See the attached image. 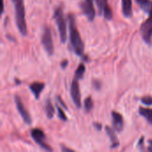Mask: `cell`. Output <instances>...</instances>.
<instances>
[{"label": "cell", "instance_id": "cell-1", "mask_svg": "<svg viewBox=\"0 0 152 152\" xmlns=\"http://www.w3.org/2000/svg\"><path fill=\"white\" fill-rule=\"evenodd\" d=\"M68 21H69V40H70L72 50L75 52L77 55L83 56L85 52V44L77 29L76 24V19L73 13H69Z\"/></svg>", "mask_w": 152, "mask_h": 152}, {"label": "cell", "instance_id": "cell-2", "mask_svg": "<svg viewBox=\"0 0 152 152\" xmlns=\"http://www.w3.org/2000/svg\"><path fill=\"white\" fill-rule=\"evenodd\" d=\"M15 12V21L16 26L20 33L23 36H26L28 33L26 19H25V5L23 0H12Z\"/></svg>", "mask_w": 152, "mask_h": 152}, {"label": "cell", "instance_id": "cell-3", "mask_svg": "<svg viewBox=\"0 0 152 152\" xmlns=\"http://www.w3.org/2000/svg\"><path fill=\"white\" fill-rule=\"evenodd\" d=\"M53 18H54V20L56 21V25L58 27L61 41V43H65L66 39H67V25H66V20L64 18L63 9L61 6H59L55 9Z\"/></svg>", "mask_w": 152, "mask_h": 152}, {"label": "cell", "instance_id": "cell-4", "mask_svg": "<svg viewBox=\"0 0 152 152\" xmlns=\"http://www.w3.org/2000/svg\"><path fill=\"white\" fill-rule=\"evenodd\" d=\"M42 45L45 52L49 55H53L54 52V46H53V37H52V31L49 27L45 26L44 28L42 38H41Z\"/></svg>", "mask_w": 152, "mask_h": 152}, {"label": "cell", "instance_id": "cell-5", "mask_svg": "<svg viewBox=\"0 0 152 152\" xmlns=\"http://www.w3.org/2000/svg\"><path fill=\"white\" fill-rule=\"evenodd\" d=\"M141 33L142 39L149 45H152V12L149 14V18L142 23Z\"/></svg>", "mask_w": 152, "mask_h": 152}, {"label": "cell", "instance_id": "cell-6", "mask_svg": "<svg viewBox=\"0 0 152 152\" xmlns=\"http://www.w3.org/2000/svg\"><path fill=\"white\" fill-rule=\"evenodd\" d=\"M30 134H31V137L33 138V140L42 149H44L45 151H53V149L45 142V134L43 130H41L39 128H34L30 131Z\"/></svg>", "mask_w": 152, "mask_h": 152}, {"label": "cell", "instance_id": "cell-7", "mask_svg": "<svg viewBox=\"0 0 152 152\" xmlns=\"http://www.w3.org/2000/svg\"><path fill=\"white\" fill-rule=\"evenodd\" d=\"M14 102L16 104V108L18 110V112L20 113L21 118L23 119V121L27 124V125H31L32 123V119H31V117H30V114L29 112L27 110L26 107L24 106L21 99L20 98L19 95H15L14 96Z\"/></svg>", "mask_w": 152, "mask_h": 152}, {"label": "cell", "instance_id": "cell-8", "mask_svg": "<svg viewBox=\"0 0 152 152\" xmlns=\"http://www.w3.org/2000/svg\"><path fill=\"white\" fill-rule=\"evenodd\" d=\"M78 80L79 79H77V77H74L70 86V96L77 108L81 107V94H80Z\"/></svg>", "mask_w": 152, "mask_h": 152}, {"label": "cell", "instance_id": "cell-9", "mask_svg": "<svg viewBox=\"0 0 152 152\" xmlns=\"http://www.w3.org/2000/svg\"><path fill=\"white\" fill-rule=\"evenodd\" d=\"M79 6L83 13L87 17L89 20H94L95 17V10L94 6V0H83L80 2Z\"/></svg>", "mask_w": 152, "mask_h": 152}, {"label": "cell", "instance_id": "cell-10", "mask_svg": "<svg viewBox=\"0 0 152 152\" xmlns=\"http://www.w3.org/2000/svg\"><path fill=\"white\" fill-rule=\"evenodd\" d=\"M111 117H112V124H113V129L118 133L122 132L124 129V118L123 116L117 112V111H112L111 112Z\"/></svg>", "mask_w": 152, "mask_h": 152}, {"label": "cell", "instance_id": "cell-11", "mask_svg": "<svg viewBox=\"0 0 152 152\" xmlns=\"http://www.w3.org/2000/svg\"><path fill=\"white\" fill-rule=\"evenodd\" d=\"M122 1V12L126 18H131L133 16V2L132 0H121Z\"/></svg>", "mask_w": 152, "mask_h": 152}, {"label": "cell", "instance_id": "cell-12", "mask_svg": "<svg viewBox=\"0 0 152 152\" xmlns=\"http://www.w3.org/2000/svg\"><path fill=\"white\" fill-rule=\"evenodd\" d=\"M45 88V84L41 83V82H34L32 84L29 85V89L32 92V94H34L36 99H39L40 94L42 93V91Z\"/></svg>", "mask_w": 152, "mask_h": 152}, {"label": "cell", "instance_id": "cell-13", "mask_svg": "<svg viewBox=\"0 0 152 152\" xmlns=\"http://www.w3.org/2000/svg\"><path fill=\"white\" fill-rule=\"evenodd\" d=\"M105 130H106V133H107L108 136L110 139V142H111V149L118 148L119 146V141H118V137L116 136V134L114 133V129H112L110 126H106L105 127Z\"/></svg>", "mask_w": 152, "mask_h": 152}, {"label": "cell", "instance_id": "cell-14", "mask_svg": "<svg viewBox=\"0 0 152 152\" xmlns=\"http://www.w3.org/2000/svg\"><path fill=\"white\" fill-rule=\"evenodd\" d=\"M139 114L142 117H143L148 121L149 124L152 125V109L140 107L139 108Z\"/></svg>", "mask_w": 152, "mask_h": 152}, {"label": "cell", "instance_id": "cell-15", "mask_svg": "<svg viewBox=\"0 0 152 152\" xmlns=\"http://www.w3.org/2000/svg\"><path fill=\"white\" fill-rule=\"evenodd\" d=\"M140 7L148 14L152 12V1L151 0H135Z\"/></svg>", "mask_w": 152, "mask_h": 152}, {"label": "cell", "instance_id": "cell-16", "mask_svg": "<svg viewBox=\"0 0 152 152\" xmlns=\"http://www.w3.org/2000/svg\"><path fill=\"white\" fill-rule=\"evenodd\" d=\"M45 114H46L48 118H53V115L55 113V110H54V107L52 104L51 100H49V99H47L46 102H45Z\"/></svg>", "mask_w": 152, "mask_h": 152}, {"label": "cell", "instance_id": "cell-17", "mask_svg": "<svg viewBox=\"0 0 152 152\" xmlns=\"http://www.w3.org/2000/svg\"><path fill=\"white\" fill-rule=\"evenodd\" d=\"M86 72V67L83 63H80L77 67V69H76V72H75V77H77V79H81L83 77H84V74Z\"/></svg>", "mask_w": 152, "mask_h": 152}, {"label": "cell", "instance_id": "cell-18", "mask_svg": "<svg viewBox=\"0 0 152 152\" xmlns=\"http://www.w3.org/2000/svg\"><path fill=\"white\" fill-rule=\"evenodd\" d=\"M85 110L86 112H90L93 108H94V102H93V100L90 96H88L87 98H86L85 100Z\"/></svg>", "mask_w": 152, "mask_h": 152}, {"label": "cell", "instance_id": "cell-19", "mask_svg": "<svg viewBox=\"0 0 152 152\" xmlns=\"http://www.w3.org/2000/svg\"><path fill=\"white\" fill-rule=\"evenodd\" d=\"M96 2V4H97V7L99 9V12L102 14L103 9L105 8V6H107L109 4H108V0H95Z\"/></svg>", "mask_w": 152, "mask_h": 152}, {"label": "cell", "instance_id": "cell-20", "mask_svg": "<svg viewBox=\"0 0 152 152\" xmlns=\"http://www.w3.org/2000/svg\"><path fill=\"white\" fill-rule=\"evenodd\" d=\"M56 107H57V111H58V117H59V118L61 120H62V121H67L68 120V118H67L64 110L58 104H56Z\"/></svg>", "mask_w": 152, "mask_h": 152}, {"label": "cell", "instance_id": "cell-21", "mask_svg": "<svg viewBox=\"0 0 152 152\" xmlns=\"http://www.w3.org/2000/svg\"><path fill=\"white\" fill-rule=\"evenodd\" d=\"M142 102L145 105H152V97L148 95V96H145V97H142L141 99Z\"/></svg>", "mask_w": 152, "mask_h": 152}, {"label": "cell", "instance_id": "cell-22", "mask_svg": "<svg viewBox=\"0 0 152 152\" xmlns=\"http://www.w3.org/2000/svg\"><path fill=\"white\" fill-rule=\"evenodd\" d=\"M56 99H57V101L59 102V103H60V104H61L64 109H65V110H68V108H67L66 104L64 103V102L62 101V99H61V96H59V95H58V96L56 97Z\"/></svg>", "mask_w": 152, "mask_h": 152}, {"label": "cell", "instance_id": "cell-23", "mask_svg": "<svg viewBox=\"0 0 152 152\" xmlns=\"http://www.w3.org/2000/svg\"><path fill=\"white\" fill-rule=\"evenodd\" d=\"M93 86H94L95 89H101V86H102L101 82H100L99 80H94V81L93 82Z\"/></svg>", "mask_w": 152, "mask_h": 152}, {"label": "cell", "instance_id": "cell-24", "mask_svg": "<svg viewBox=\"0 0 152 152\" xmlns=\"http://www.w3.org/2000/svg\"><path fill=\"white\" fill-rule=\"evenodd\" d=\"M61 151L64 152H74L75 151L74 150H72V149H70V148H68V147H66L65 145H61Z\"/></svg>", "mask_w": 152, "mask_h": 152}, {"label": "cell", "instance_id": "cell-25", "mask_svg": "<svg viewBox=\"0 0 152 152\" xmlns=\"http://www.w3.org/2000/svg\"><path fill=\"white\" fill-rule=\"evenodd\" d=\"M68 64H69V61L66 60V59H64V60L61 62V67L62 69H65V68L68 66Z\"/></svg>", "mask_w": 152, "mask_h": 152}, {"label": "cell", "instance_id": "cell-26", "mask_svg": "<svg viewBox=\"0 0 152 152\" xmlns=\"http://www.w3.org/2000/svg\"><path fill=\"white\" fill-rule=\"evenodd\" d=\"M94 126L96 128L97 131H100L102 129V125L100 123H94Z\"/></svg>", "mask_w": 152, "mask_h": 152}, {"label": "cell", "instance_id": "cell-27", "mask_svg": "<svg viewBox=\"0 0 152 152\" xmlns=\"http://www.w3.org/2000/svg\"><path fill=\"white\" fill-rule=\"evenodd\" d=\"M148 151L152 152V140H149V147H148Z\"/></svg>", "mask_w": 152, "mask_h": 152}, {"label": "cell", "instance_id": "cell-28", "mask_svg": "<svg viewBox=\"0 0 152 152\" xmlns=\"http://www.w3.org/2000/svg\"><path fill=\"white\" fill-rule=\"evenodd\" d=\"M15 83H16L17 85H19V84H20V81L19 79H17V78H15Z\"/></svg>", "mask_w": 152, "mask_h": 152}]
</instances>
